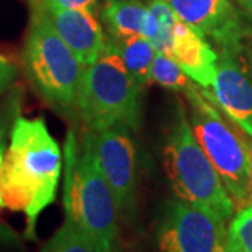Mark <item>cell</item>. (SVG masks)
I'll use <instances>...</instances> for the list:
<instances>
[{
  "label": "cell",
  "instance_id": "obj_1",
  "mask_svg": "<svg viewBox=\"0 0 252 252\" xmlns=\"http://www.w3.org/2000/svg\"><path fill=\"white\" fill-rule=\"evenodd\" d=\"M62 172V153L44 118L18 114L0 162L3 207L23 212L28 238L35 237L39 215L56 199Z\"/></svg>",
  "mask_w": 252,
  "mask_h": 252
},
{
  "label": "cell",
  "instance_id": "obj_2",
  "mask_svg": "<svg viewBox=\"0 0 252 252\" xmlns=\"http://www.w3.org/2000/svg\"><path fill=\"white\" fill-rule=\"evenodd\" d=\"M21 64L30 86L49 108L62 117L77 115L84 66L55 31L45 11L35 4H31Z\"/></svg>",
  "mask_w": 252,
  "mask_h": 252
},
{
  "label": "cell",
  "instance_id": "obj_3",
  "mask_svg": "<svg viewBox=\"0 0 252 252\" xmlns=\"http://www.w3.org/2000/svg\"><path fill=\"white\" fill-rule=\"evenodd\" d=\"M143 91L108 38L97 61L83 69L76 111L91 132L117 125L135 132L142 124Z\"/></svg>",
  "mask_w": 252,
  "mask_h": 252
},
{
  "label": "cell",
  "instance_id": "obj_4",
  "mask_svg": "<svg viewBox=\"0 0 252 252\" xmlns=\"http://www.w3.org/2000/svg\"><path fill=\"white\" fill-rule=\"evenodd\" d=\"M164 168L175 196L216 213L228 221L235 205L216 168L199 146L188 109L178 101L162 147Z\"/></svg>",
  "mask_w": 252,
  "mask_h": 252
},
{
  "label": "cell",
  "instance_id": "obj_5",
  "mask_svg": "<svg viewBox=\"0 0 252 252\" xmlns=\"http://www.w3.org/2000/svg\"><path fill=\"white\" fill-rule=\"evenodd\" d=\"M63 206L64 216L90 235L95 248L115 244L121 216L114 192L99 168L89 132L80 147L72 133L66 143Z\"/></svg>",
  "mask_w": 252,
  "mask_h": 252
},
{
  "label": "cell",
  "instance_id": "obj_6",
  "mask_svg": "<svg viewBox=\"0 0 252 252\" xmlns=\"http://www.w3.org/2000/svg\"><path fill=\"white\" fill-rule=\"evenodd\" d=\"M193 135L216 168L235 209L250 202V164L245 139L221 118L217 107L192 83L184 93Z\"/></svg>",
  "mask_w": 252,
  "mask_h": 252
},
{
  "label": "cell",
  "instance_id": "obj_7",
  "mask_svg": "<svg viewBox=\"0 0 252 252\" xmlns=\"http://www.w3.org/2000/svg\"><path fill=\"white\" fill-rule=\"evenodd\" d=\"M216 213L181 199L170 200L158 224L161 252H227V227Z\"/></svg>",
  "mask_w": 252,
  "mask_h": 252
},
{
  "label": "cell",
  "instance_id": "obj_8",
  "mask_svg": "<svg viewBox=\"0 0 252 252\" xmlns=\"http://www.w3.org/2000/svg\"><path fill=\"white\" fill-rule=\"evenodd\" d=\"M99 168L114 192L119 216L130 217L136 206L137 158L132 130L122 125L89 130Z\"/></svg>",
  "mask_w": 252,
  "mask_h": 252
},
{
  "label": "cell",
  "instance_id": "obj_9",
  "mask_svg": "<svg viewBox=\"0 0 252 252\" xmlns=\"http://www.w3.org/2000/svg\"><path fill=\"white\" fill-rule=\"evenodd\" d=\"M182 23L198 30L219 49L241 52L247 27L231 0H162Z\"/></svg>",
  "mask_w": 252,
  "mask_h": 252
},
{
  "label": "cell",
  "instance_id": "obj_10",
  "mask_svg": "<svg viewBox=\"0 0 252 252\" xmlns=\"http://www.w3.org/2000/svg\"><path fill=\"white\" fill-rule=\"evenodd\" d=\"M240 54L219 49L215 80L210 89H199L252 139V74L241 62Z\"/></svg>",
  "mask_w": 252,
  "mask_h": 252
},
{
  "label": "cell",
  "instance_id": "obj_11",
  "mask_svg": "<svg viewBox=\"0 0 252 252\" xmlns=\"http://www.w3.org/2000/svg\"><path fill=\"white\" fill-rule=\"evenodd\" d=\"M41 9L45 11L55 31L72 49L83 66H89L97 61L107 45L108 38L104 34L95 11L86 9Z\"/></svg>",
  "mask_w": 252,
  "mask_h": 252
},
{
  "label": "cell",
  "instance_id": "obj_12",
  "mask_svg": "<svg viewBox=\"0 0 252 252\" xmlns=\"http://www.w3.org/2000/svg\"><path fill=\"white\" fill-rule=\"evenodd\" d=\"M200 89H210L216 76L217 51L198 30L178 20L172 32L170 54Z\"/></svg>",
  "mask_w": 252,
  "mask_h": 252
},
{
  "label": "cell",
  "instance_id": "obj_13",
  "mask_svg": "<svg viewBox=\"0 0 252 252\" xmlns=\"http://www.w3.org/2000/svg\"><path fill=\"white\" fill-rule=\"evenodd\" d=\"M101 17L108 28L109 38L144 35L149 6L140 0H102Z\"/></svg>",
  "mask_w": 252,
  "mask_h": 252
},
{
  "label": "cell",
  "instance_id": "obj_14",
  "mask_svg": "<svg viewBox=\"0 0 252 252\" xmlns=\"http://www.w3.org/2000/svg\"><path fill=\"white\" fill-rule=\"evenodd\" d=\"M109 39L117 46L126 69L146 89L152 83V66L157 55L152 41L144 35Z\"/></svg>",
  "mask_w": 252,
  "mask_h": 252
},
{
  "label": "cell",
  "instance_id": "obj_15",
  "mask_svg": "<svg viewBox=\"0 0 252 252\" xmlns=\"http://www.w3.org/2000/svg\"><path fill=\"white\" fill-rule=\"evenodd\" d=\"M147 6L149 18L144 36L152 41L158 54L168 55L171 48L172 32L180 18L162 0H150Z\"/></svg>",
  "mask_w": 252,
  "mask_h": 252
},
{
  "label": "cell",
  "instance_id": "obj_16",
  "mask_svg": "<svg viewBox=\"0 0 252 252\" xmlns=\"http://www.w3.org/2000/svg\"><path fill=\"white\" fill-rule=\"evenodd\" d=\"M41 252H95V244L80 225L64 217L63 224L46 241Z\"/></svg>",
  "mask_w": 252,
  "mask_h": 252
},
{
  "label": "cell",
  "instance_id": "obj_17",
  "mask_svg": "<svg viewBox=\"0 0 252 252\" xmlns=\"http://www.w3.org/2000/svg\"><path fill=\"white\" fill-rule=\"evenodd\" d=\"M152 83L161 86L162 89L184 94L193 81L171 56L157 52L152 66Z\"/></svg>",
  "mask_w": 252,
  "mask_h": 252
},
{
  "label": "cell",
  "instance_id": "obj_18",
  "mask_svg": "<svg viewBox=\"0 0 252 252\" xmlns=\"http://www.w3.org/2000/svg\"><path fill=\"white\" fill-rule=\"evenodd\" d=\"M225 248L227 252H252V200L230 219Z\"/></svg>",
  "mask_w": 252,
  "mask_h": 252
},
{
  "label": "cell",
  "instance_id": "obj_19",
  "mask_svg": "<svg viewBox=\"0 0 252 252\" xmlns=\"http://www.w3.org/2000/svg\"><path fill=\"white\" fill-rule=\"evenodd\" d=\"M18 114H20V99L17 97H11L7 105L0 112V162L9 143L11 125ZM0 207H3L1 199H0Z\"/></svg>",
  "mask_w": 252,
  "mask_h": 252
},
{
  "label": "cell",
  "instance_id": "obj_20",
  "mask_svg": "<svg viewBox=\"0 0 252 252\" xmlns=\"http://www.w3.org/2000/svg\"><path fill=\"white\" fill-rule=\"evenodd\" d=\"M44 9H86L95 11L98 0H28Z\"/></svg>",
  "mask_w": 252,
  "mask_h": 252
},
{
  "label": "cell",
  "instance_id": "obj_21",
  "mask_svg": "<svg viewBox=\"0 0 252 252\" xmlns=\"http://www.w3.org/2000/svg\"><path fill=\"white\" fill-rule=\"evenodd\" d=\"M17 79V67L9 59L0 56V97L7 93Z\"/></svg>",
  "mask_w": 252,
  "mask_h": 252
},
{
  "label": "cell",
  "instance_id": "obj_22",
  "mask_svg": "<svg viewBox=\"0 0 252 252\" xmlns=\"http://www.w3.org/2000/svg\"><path fill=\"white\" fill-rule=\"evenodd\" d=\"M245 146H247V152H248V164H250V192H251L250 200H252V140L245 139Z\"/></svg>",
  "mask_w": 252,
  "mask_h": 252
},
{
  "label": "cell",
  "instance_id": "obj_23",
  "mask_svg": "<svg viewBox=\"0 0 252 252\" xmlns=\"http://www.w3.org/2000/svg\"><path fill=\"white\" fill-rule=\"evenodd\" d=\"M235 3L247 13V16L252 20V0H235Z\"/></svg>",
  "mask_w": 252,
  "mask_h": 252
},
{
  "label": "cell",
  "instance_id": "obj_24",
  "mask_svg": "<svg viewBox=\"0 0 252 252\" xmlns=\"http://www.w3.org/2000/svg\"><path fill=\"white\" fill-rule=\"evenodd\" d=\"M95 252H118L115 248V244L112 245H104V247H97Z\"/></svg>",
  "mask_w": 252,
  "mask_h": 252
}]
</instances>
